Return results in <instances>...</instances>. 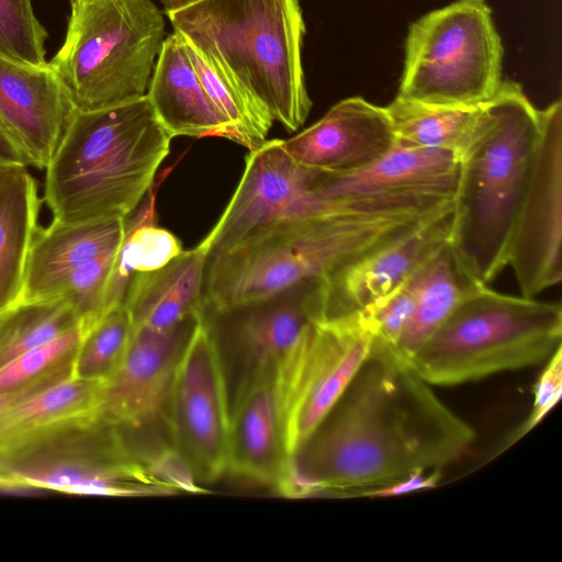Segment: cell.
Returning <instances> with one entry per match:
<instances>
[{
    "label": "cell",
    "mask_w": 562,
    "mask_h": 562,
    "mask_svg": "<svg viewBox=\"0 0 562 562\" xmlns=\"http://www.w3.org/2000/svg\"><path fill=\"white\" fill-rule=\"evenodd\" d=\"M201 314L168 330L134 326L122 361L104 382L98 409L104 422L127 432L166 413L179 355Z\"/></svg>",
    "instance_id": "cell-16"
},
{
    "label": "cell",
    "mask_w": 562,
    "mask_h": 562,
    "mask_svg": "<svg viewBox=\"0 0 562 562\" xmlns=\"http://www.w3.org/2000/svg\"><path fill=\"white\" fill-rule=\"evenodd\" d=\"M215 313L232 321V334L248 372L276 373L307 325L322 315L321 279L258 303Z\"/></svg>",
    "instance_id": "cell-20"
},
{
    "label": "cell",
    "mask_w": 562,
    "mask_h": 562,
    "mask_svg": "<svg viewBox=\"0 0 562 562\" xmlns=\"http://www.w3.org/2000/svg\"><path fill=\"white\" fill-rule=\"evenodd\" d=\"M85 333L78 325L9 362L0 369V393L15 404L72 378Z\"/></svg>",
    "instance_id": "cell-29"
},
{
    "label": "cell",
    "mask_w": 562,
    "mask_h": 562,
    "mask_svg": "<svg viewBox=\"0 0 562 562\" xmlns=\"http://www.w3.org/2000/svg\"><path fill=\"white\" fill-rule=\"evenodd\" d=\"M11 405L12 402L9 400V397L0 393V412L10 407Z\"/></svg>",
    "instance_id": "cell-40"
},
{
    "label": "cell",
    "mask_w": 562,
    "mask_h": 562,
    "mask_svg": "<svg viewBox=\"0 0 562 562\" xmlns=\"http://www.w3.org/2000/svg\"><path fill=\"white\" fill-rule=\"evenodd\" d=\"M503 54L485 0H457L411 24L396 97L439 106L485 103L503 82Z\"/></svg>",
    "instance_id": "cell-9"
},
{
    "label": "cell",
    "mask_w": 562,
    "mask_h": 562,
    "mask_svg": "<svg viewBox=\"0 0 562 562\" xmlns=\"http://www.w3.org/2000/svg\"><path fill=\"white\" fill-rule=\"evenodd\" d=\"M66 494H171L147 469L123 432L99 414L75 417L0 445V490Z\"/></svg>",
    "instance_id": "cell-8"
},
{
    "label": "cell",
    "mask_w": 562,
    "mask_h": 562,
    "mask_svg": "<svg viewBox=\"0 0 562 562\" xmlns=\"http://www.w3.org/2000/svg\"><path fill=\"white\" fill-rule=\"evenodd\" d=\"M414 307L415 290L412 279L362 314L374 335L395 348L411 321Z\"/></svg>",
    "instance_id": "cell-35"
},
{
    "label": "cell",
    "mask_w": 562,
    "mask_h": 562,
    "mask_svg": "<svg viewBox=\"0 0 562 562\" xmlns=\"http://www.w3.org/2000/svg\"><path fill=\"white\" fill-rule=\"evenodd\" d=\"M397 143L451 151L461 157L487 121L486 102L471 106H439L395 98L385 106Z\"/></svg>",
    "instance_id": "cell-26"
},
{
    "label": "cell",
    "mask_w": 562,
    "mask_h": 562,
    "mask_svg": "<svg viewBox=\"0 0 562 562\" xmlns=\"http://www.w3.org/2000/svg\"><path fill=\"white\" fill-rule=\"evenodd\" d=\"M460 157L396 143L373 164L350 172L315 169L322 199L341 211L426 216L453 205Z\"/></svg>",
    "instance_id": "cell-12"
},
{
    "label": "cell",
    "mask_w": 562,
    "mask_h": 562,
    "mask_svg": "<svg viewBox=\"0 0 562 562\" xmlns=\"http://www.w3.org/2000/svg\"><path fill=\"white\" fill-rule=\"evenodd\" d=\"M154 111L171 135L224 137L232 131L206 93L182 37H165L146 92Z\"/></svg>",
    "instance_id": "cell-22"
},
{
    "label": "cell",
    "mask_w": 562,
    "mask_h": 562,
    "mask_svg": "<svg viewBox=\"0 0 562 562\" xmlns=\"http://www.w3.org/2000/svg\"><path fill=\"white\" fill-rule=\"evenodd\" d=\"M374 331L362 313L314 318L274 373L288 460L306 441L368 357Z\"/></svg>",
    "instance_id": "cell-10"
},
{
    "label": "cell",
    "mask_w": 562,
    "mask_h": 562,
    "mask_svg": "<svg viewBox=\"0 0 562 562\" xmlns=\"http://www.w3.org/2000/svg\"><path fill=\"white\" fill-rule=\"evenodd\" d=\"M173 31L288 132L312 101L302 65L305 23L297 0H198L166 12Z\"/></svg>",
    "instance_id": "cell-4"
},
{
    "label": "cell",
    "mask_w": 562,
    "mask_h": 562,
    "mask_svg": "<svg viewBox=\"0 0 562 562\" xmlns=\"http://www.w3.org/2000/svg\"><path fill=\"white\" fill-rule=\"evenodd\" d=\"M475 431L395 348L374 337L351 381L286 461L276 488L289 497L356 494L464 456Z\"/></svg>",
    "instance_id": "cell-1"
},
{
    "label": "cell",
    "mask_w": 562,
    "mask_h": 562,
    "mask_svg": "<svg viewBox=\"0 0 562 562\" xmlns=\"http://www.w3.org/2000/svg\"><path fill=\"white\" fill-rule=\"evenodd\" d=\"M46 38L32 0H0V56L44 65Z\"/></svg>",
    "instance_id": "cell-33"
},
{
    "label": "cell",
    "mask_w": 562,
    "mask_h": 562,
    "mask_svg": "<svg viewBox=\"0 0 562 562\" xmlns=\"http://www.w3.org/2000/svg\"><path fill=\"white\" fill-rule=\"evenodd\" d=\"M562 393V346L547 360L533 387V402L527 419L512 434L506 447L532 430L558 403Z\"/></svg>",
    "instance_id": "cell-36"
},
{
    "label": "cell",
    "mask_w": 562,
    "mask_h": 562,
    "mask_svg": "<svg viewBox=\"0 0 562 562\" xmlns=\"http://www.w3.org/2000/svg\"><path fill=\"white\" fill-rule=\"evenodd\" d=\"M339 211L317 193L314 168L291 157L282 139H267L247 155L234 194L200 244L211 257L270 223Z\"/></svg>",
    "instance_id": "cell-13"
},
{
    "label": "cell",
    "mask_w": 562,
    "mask_h": 562,
    "mask_svg": "<svg viewBox=\"0 0 562 562\" xmlns=\"http://www.w3.org/2000/svg\"><path fill=\"white\" fill-rule=\"evenodd\" d=\"M41 199L27 166H0V311L21 301Z\"/></svg>",
    "instance_id": "cell-24"
},
{
    "label": "cell",
    "mask_w": 562,
    "mask_h": 562,
    "mask_svg": "<svg viewBox=\"0 0 562 562\" xmlns=\"http://www.w3.org/2000/svg\"><path fill=\"white\" fill-rule=\"evenodd\" d=\"M186 45L206 93L232 131L233 140L249 151L258 148L267 140L273 123L271 117L192 46Z\"/></svg>",
    "instance_id": "cell-31"
},
{
    "label": "cell",
    "mask_w": 562,
    "mask_h": 562,
    "mask_svg": "<svg viewBox=\"0 0 562 562\" xmlns=\"http://www.w3.org/2000/svg\"><path fill=\"white\" fill-rule=\"evenodd\" d=\"M78 325L75 310L64 297L19 301L0 311V369Z\"/></svg>",
    "instance_id": "cell-30"
},
{
    "label": "cell",
    "mask_w": 562,
    "mask_h": 562,
    "mask_svg": "<svg viewBox=\"0 0 562 562\" xmlns=\"http://www.w3.org/2000/svg\"><path fill=\"white\" fill-rule=\"evenodd\" d=\"M453 205L349 258L321 280L322 316L362 313L409 282L451 238Z\"/></svg>",
    "instance_id": "cell-14"
},
{
    "label": "cell",
    "mask_w": 562,
    "mask_h": 562,
    "mask_svg": "<svg viewBox=\"0 0 562 562\" xmlns=\"http://www.w3.org/2000/svg\"><path fill=\"white\" fill-rule=\"evenodd\" d=\"M126 218L64 223L53 220L37 228L27 255L21 301L60 295L69 278L100 255L120 247Z\"/></svg>",
    "instance_id": "cell-21"
},
{
    "label": "cell",
    "mask_w": 562,
    "mask_h": 562,
    "mask_svg": "<svg viewBox=\"0 0 562 562\" xmlns=\"http://www.w3.org/2000/svg\"><path fill=\"white\" fill-rule=\"evenodd\" d=\"M150 0H70L66 36L49 61L76 110L144 97L165 41Z\"/></svg>",
    "instance_id": "cell-7"
},
{
    "label": "cell",
    "mask_w": 562,
    "mask_h": 562,
    "mask_svg": "<svg viewBox=\"0 0 562 562\" xmlns=\"http://www.w3.org/2000/svg\"><path fill=\"white\" fill-rule=\"evenodd\" d=\"M195 1H198V0H160L166 12L181 9V8L189 5Z\"/></svg>",
    "instance_id": "cell-39"
},
{
    "label": "cell",
    "mask_w": 562,
    "mask_h": 562,
    "mask_svg": "<svg viewBox=\"0 0 562 562\" xmlns=\"http://www.w3.org/2000/svg\"><path fill=\"white\" fill-rule=\"evenodd\" d=\"M117 249L90 260L69 278L59 297L66 299L87 331L106 312L105 290Z\"/></svg>",
    "instance_id": "cell-34"
},
{
    "label": "cell",
    "mask_w": 562,
    "mask_h": 562,
    "mask_svg": "<svg viewBox=\"0 0 562 562\" xmlns=\"http://www.w3.org/2000/svg\"><path fill=\"white\" fill-rule=\"evenodd\" d=\"M561 340L560 304L482 285L406 361L429 384L451 386L544 362Z\"/></svg>",
    "instance_id": "cell-6"
},
{
    "label": "cell",
    "mask_w": 562,
    "mask_h": 562,
    "mask_svg": "<svg viewBox=\"0 0 562 562\" xmlns=\"http://www.w3.org/2000/svg\"><path fill=\"white\" fill-rule=\"evenodd\" d=\"M286 461L274 373L247 372L231 405L227 471L276 487Z\"/></svg>",
    "instance_id": "cell-19"
},
{
    "label": "cell",
    "mask_w": 562,
    "mask_h": 562,
    "mask_svg": "<svg viewBox=\"0 0 562 562\" xmlns=\"http://www.w3.org/2000/svg\"><path fill=\"white\" fill-rule=\"evenodd\" d=\"M171 139L146 94L76 110L45 168L44 201L53 220L127 218L154 187Z\"/></svg>",
    "instance_id": "cell-2"
},
{
    "label": "cell",
    "mask_w": 562,
    "mask_h": 562,
    "mask_svg": "<svg viewBox=\"0 0 562 562\" xmlns=\"http://www.w3.org/2000/svg\"><path fill=\"white\" fill-rule=\"evenodd\" d=\"M397 143L385 106L360 97L344 99L297 135L282 139L300 164L325 171L350 172L364 168Z\"/></svg>",
    "instance_id": "cell-18"
},
{
    "label": "cell",
    "mask_w": 562,
    "mask_h": 562,
    "mask_svg": "<svg viewBox=\"0 0 562 562\" xmlns=\"http://www.w3.org/2000/svg\"><path fill=\"white\" fill-rule=\"evenodd\" d=\"M105 381L70 378L0 412V445L75 417L98 414Z\"/></svg>",
    "instance_id": "cell-28"
},
{
    "label": "cell",
    "mask_w": 562,
    "mask_h": 562,
    "mask_svg": "<svg viewBox=\"0 0 562 562\" xmlns=\"http://www.w3.org/2000/svg\"><path fill=\"white\" fill-rule=\"evenodd\" d=\"M541 137L507 261L525 297H533L562 278L561 102L541 110Z\"/></svg>",
    "instance_id": "cell-15"
},
{
    "label": "cell",
    "mask_w": 562,
    "mask_h": 562,
    "mask_svg": "<svg viewBox=\"0 0 562 562\" xmlns=\"http://www.w3.org/2000/svg\"><path fill=\"white\" fill-rule=\"evenodd\" d=\"M440 470L418 471L391 484L362 491L355 496L358 497H390L398 496L416 491L434 488L438 485Z\"/></svg>",
    "instance_id": "cell-37"
},
{
    "label": "cell",
    "mask_w": 562,
    "mask_h": 562,
    "mask_svg": "<svg viewBox=\"0 0 562 562\" xmlns=\"http://www.w3.org/2000/svg\"><path fill=\"white\" fill-rule=\"evenodd\" d=\"M426 216L339 211L265 225L209 257L202 307L227 311L319 280L349 258Z\"/></svg>",
    "instance_id": "cell-5"
},
{
    "label": "cell",
    "mask_w": 562,
    "mask_h": 562,
    "mask_svg": "<svg viewBox=\"0 0 562 562\" xmlns=\"http://www.w3.org/2000/svg\"><path fill=\"white\" fill-rule=\"evenodd\" d=\"M415 307L395 350L411 358L458 304L482 285L463 267L450 241L413 278Z\"/></svg>",
    "instance_id": "cell-25"
},
{
    "label": "cell",
    "mask_w": 562,
    "mask_h": 562,
    "mask_svg": "<svg viewBox=\"0 0 562 562\" xmlns=\"http://www.w3.org/2000/svg\"><path fill=\"white\" fill-rule=\"evenodd\" d=\"M9 165L31 166L27 156L0 117V166Z\"/></svg>",
    "instance_id": "cell-38"
},
{
    "label": "cell",
    "mask_w": 562,
    "mask_h": 562,
    "mask_svg": "<svg viewBox=\"0 0 562 562\" xmlns=\"http://www.w3.org/2000/svg\"><path fill=\"white\" fill-rule=\"evenodd\" d=\"M207 259L199 244L160 269L135 273L122 303L134 326L168 330L200 314Z\"/></svg>",
    "instance_id": "cell-23"
},
{
    "label": "cell",
    "mask_w": 562,
    "mask_h": 562,
    "mask_svg": "<svg viewBox=\"0 0 562 562\" xmlns=\"http://www.w3.org/2000/svg\"><path fill=\"white\" fill-rule=\"evenodd\" d=\"M151 188L140 207L126 218L124 238L117 249L105 290V310L123 303L127 285L135 273L162 268L182 252L180 240L155 224V192Z\"/></svg>",
    "instance_id": "cell-27"
},
{
    "label": "cell",
    "mask_w": 562,
    "mask_h": 562,
    "mask_svg": "<svg viewBox=\"0 0 562 562\" xmlns=\"http://www.w3.org/2000/svg\"><path fill=\"white\" fill-rule=\"evenodd\" d=\"M166 411L173 446L198 482L220 479L228 469L231 404L217 337L203 311L179 355Z\"/></svg>",
    "instance_id": "cell-11"
},
{
    "label": "cell",
    "mask_w": 562,
    "mask_h": 562,
    "mask_svg": "<svg viewBox=\"0 0 562 562\" xmlns=\"http://www.w3.org/2000/svg\"><path fill=\"white\" fill-rule=\"evenodd\" d=\"M133 328L132 316L123 304L105 313L85 333L76 357L74 376L106 381L122 361Z\"/></svg>",
    "instance_id": "cell-32"
},
{
    "label": "cell",
    "mask_w": 562,
    "mask_h": 562,
    "mask_svg": "<svg viewBox=\"0 0 562 562\" xmlns=\"http://www.w3.org/2000/svg\"><path fill=\"white\" fill-rule=\"evenodd\" d=\"M76 108L49 63L0 56V117L27 156L45 169Z\"/></svg>",
    "instance_id": "cell-17"
},
{
    "label": "cell",
    "mask_w": 562,
    "mask_h": 562,
    "mask_svg": "<svg viewBox=\"0 0 562 562\" xmlns=\"http://www.w3.org/2000/svg\"><path fill=\"white\" fill-rule=\"evenodd\" d=\"M486 124L460 157L450 245L468 272L487 284L507 266L541 137V110L519 83L503 80L486 102Z\"/></svg>",
    "instance_id": "cell-3"
}]
</instances>
